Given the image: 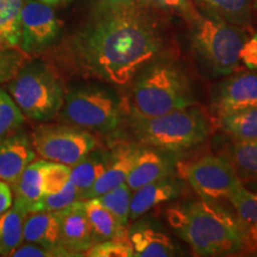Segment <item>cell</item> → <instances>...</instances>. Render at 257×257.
<instances>
[{"instance_id":"35","label":"cell","mask_w":257,"mask_h":257,"mask_svg":"<svg viewBox=\"0 0 257 257\" xmlns=\"http://www.w3.org/2000/svg\"><path fill=\"white\" fill-rule=\"evenodd\" d=\"M140 5L149 6V8L163 10V11L180 12L185 16L188 21L199 15L192 5L191 0H138Z\"/></svg>"},{"instance_id":"32","label":"cell","mask_w":257,"mask_h":257,"mask_svg":"<svg viewBox=\"0 0 257 257\" xmlns=\"http://www.w3.org/2000/svg\"><path fill=\"white\" fill-rule=\"evenodd\" d=\"M89 257H134V248L130 237H118L95 243L85 252Z\"/></svg>"},{"instance_id":"34","label":"cell","mask_w":257,"mask_h":257,"mask_svg":"<svg viewBox=\"0 0 257 257\" xmlns=\"http://www.w3.org/2000/svg\"><path fill=\"white\" fill-rule=\"evenodd\" d=\"M11 256L14 257H68V256H74V255L72 252H69L67 249L62 248V246L54 248V246H46V245H41V244L23 242V244L19 245Z\"/></svg>"},{"instance_id":"10","label":"cell","mask_w":257,"mask_h":257,"mask_svg":"<svg viewBox=\"0 0 257 257\" xmlns=\"http://www.w3.org/2000/svg\"><path fill=\"white\" fill-rule=\"evenodd\" d=\"M21 48L28 55H40L57 41L61 22L53 6L41 0H25L21 15Z\"/></svg>"},{"instance_id":"14","label":"cell","mask_w":257,"mask_h":257,"mask_svg":"<svg viewBox=\"0 0 257 257\" xmlns=\"http://www.w3.org/2000/svg\"><path fill=\"white\" fill-rule=\"evenodd\" d=\"M142 148L136 144H120L108 153L107 165L100 178L96 180L93 187L83 195L82 200L98 198L110 189L125 182L128 173Z\"/></svg>"},{"instance_id":"18","label":"cell","mask_w":257,"mask_h":257,"mask_svg":"<svg viewBox=\"0 0 257 257\" xmlns=\"http://www.w3.org/2000/svg\"><path fill=\"white\" fill-rule=\"evenodd\" d=\"M24 242L59 248L61 244L60 218L57 212H29L24 224ZM63 248V246H62Z\"/></svg>"},{"instance_id":"33","label":"cell","mask_w":257,"mask_h":257,"mask_svg":"<svg viewBox=\"0 0 257 257\" xmlns=\"http://www.w3.org/2000/svg\"><path fill=\"white\" fill-rule=\"evenodd\" d=\"M31 57L21 48L0 49V85L9 82Z\"/></svg>"},{"instance_id":"3","label":"cell","mask_w":257,"mask_h":257,"mask_svg":"<svg viewBox=\"0 0 257 257\" xmlns=\"http://www.w3.org/2000/svg\"><path fill=\"white\" fill-rule=\"evenodd\" d=\"M193 105L194 95L187 75L173 61L153 60L137 73L130 95L134 117H156Z\"/></svg>"},{"instance_id":"11","label":"cell","mask_w":257,"mask_h":257,"mask_svg":"<svg viewBox=\"0 0 257 257\" xmlns=\"http://www.w3.org/2000/svg\"><path fill=\"white\" fill-rule=\"evenodd\" d=\"M217 115L257 107V73H237L221 83L213 99Z\"/></svg>"},{"instance_id":"31","label":"cell","mask_w":257,"mask_h":257,"mask_svg":"<svg viewBox=\"0 0 257 257\" xmlns=\"http://www.w3.org/2000/svg\"><path fill=\"white\" fill-rule=\"evenodd\" d=\"M72 167L54 161H47L43 166V194L60 192L70 179Z\"/></svg>"},{"instance_id":"39","label":"cell","mask_w":257,"mask_h":257,"mask_svg":"<svg viewBox=\"0 0 257 257\" xmlns=\"http://www.w3.org/2000/svg\"><path fill=\"white\" fill-rule=\"evenodd\" d=\"M246 250H257V225H248Z\"/></svg>"},{"instance_id":"20","label":"cell","mask_w":257,"mask_h":257,"mask_svg":"<svg viewBox=\"0 0 257 257\" xmlns=\"http://www.w3.org/2000/svg\"><path fill=\"white\" fill-rule=\"evenodd\" d=\"M46 160L32 161L11 186L14 188L15 202L24 206L30 212L40 199L43 197V166Z\"/></svg>"},{"instance_id":"36","label":"cell","mask_w":257,"mask_h":257,"mask_svg":"<svg viewBox=\"0 0 257 257\" xmlns=\"http://www.w3.org/2000/svg\"><path fill=\"white\" fill-rule=\"evenodd\" d=\"M138 0H94L95 12H120L140 8Z\"/></svg>"},{"instance_id":"38","label":"cell","mask_w":257,"mask_h":257,"mask_svg":"<svg viewBox=\"0 0 257 257\" xmlns=\"http://www.w3.org/2000/svg\"><path fill=\"white\" fill-rule=\"evenodd\" d=\"M14 204V193L11 186L0 180V216Z\"/></svg>"},{"instance_id":"9","label":"cell","mask_w":257,"mask_h":257,"mask_svg":"<svg viewBox=\"0 0 257 257\" xmlns=\"http://www.w3.org/2000/svg\"><path fill=\"white\" fill-rule=\"evenodd\" d=\"M178 173L205 200H227L231 193L243 184L229 159L223 156L207 155L181 162Z\"/></svg>"},{"instance_id":"5","label":"cell","mask_w":257,"mask_h":257,"mask_svg":"<svg viewBox=\"0 0 257 257\" xmlns=\"http://www.w3.org/2000/svg\"><path fill=\"white\" fill-rule=\"evenodd\" d=\"M8 91L25 117L35 121L56 117L66 94L53 67L31 60L8 82Z\"/></svg>"},{"instance_id":"16","label":"cell","mask_w":257,"mask_h":257,"mask_svg":"<svg viewBox=\"0 0 257 257\" xmlns=\"http://www.w3.org/2000/svg\"><path fill=\"white\" fill-rule=\"evenodd\" d=\"M182 184L174 176H167L133 191L130 220H136L157 205L165 204L181 194Z\"/></svg>"},{"instance_id":"26","label":"cell","mask_w":257,"mask_h":257,"mask_svg":"<svg viewBox=\"0 0 257 257\" xmlns=\"http://www.w3.org/2000/svg\"><path fill=\"white\" fill-rule=\"evenodd\" d=\"M218 124L233 138L257 140V107L218 115Z\"/></svg>"},{"instance_id":"24","label":"cell","mask_w":257,"mask_h":257,"mask_svg":"<svg viewBox=\"0 0 257 257\" xmlns=\"http://www.w3.org/2000/svg\"><path fill=\"white\" fill-rule=\"evenodd\" d=\"M25 0H0V49L21 46V15Z\"/></svg>"},{"instance_id":"27","label":"cell","mask_w":257,"mask_h":257,"mask_svg":"<svg viewBox=\"0 0 257 257\" xmlns=\"http://www.w3.org/2000/svg\"><path fill=\"white\" fill-rule=\"evenodd\" d=\"M131 197H133V189L128 187L126 182H123L95 199L102 206L107 208L120 221V224L126 226L130 220Z\"/></svg>"},{"instance_id":"7","label":"cell","mask_w":257,"mask_h":257,"mask_svg":"<svg viewBox=\"0 0 257 257\" xmlns=\"http://www.w3.org/2000/svg\"><path fill=\"white\" fill-rule=\"evenodd\" d=\"M59 115L62 123L108 134L120 126L123 107L112 91L94 85L81 86L64 94Z\"/></svg>"},{"instance_id":"13","label":"cell","mask_w":257,"mask_h":257,"mask_svg":"<svg viewBox=\"0 0 257 257\" xmlns=\"http://www.w3.org/2000/svg\"><path fill=\"white\" fill-rule=\"evenodd\" d=\"M35 157L31 137L23 131L0 138V180L12 186Z\"/></svg>"},{"instance_id":"37","label":"cell","mask_w":257,"mask_h":257,"mask_svg":"<svg viewBox=\"0 0 257 257\" xmlns=\"http://www.w3.org/2000/svg\"><path fill=\"white\" fill-rule=\"evenodd\" d=\"M239 61L250 70H257V34L246 38L239 54Z\"/></svg>"},{"instance_id":"40","label":"cell","mask_w":257,"mask_h":257,"mask_svg":"<svg viewBox=\"0 0 257 257\" xmlns=\"http://www.w3.org/2000/svg\"><path fill=\"white\" fill-rule=\"evenodd\" d=\"M41 2L46 3V4L50 6H59V5L68 4V3L73 2V0H41Z\"/></svg>"},{"instance_id":"25","label":"cell","mask_w":257,"mask_h":257,"mask_svg":"<svg viewBox=\"0 0 257 257\" xmlns=\"http://www.w3.org/2000/svg\"><path fill=\"white\" fill-rule=\"evenodd\" d=\"M208 16L237 27H246L251 19L249 0H198Z\"/></svg>"},{"instance_id":"21","label":"cell","mask_w":257,"mask_h":257,"mask_svg":"<svg viewBox=\"0 0 257 257\" xmlns=\"http://www.w3.org/2000/svg\"><path fill=\"white\" fill-rule=\"evenodd\" d=\"M29 211L14 202L0 216V256H11L24 242V224Z\"/></svg>"},{"instance_id":"29","label":"cell","mask_w":257,"mask_h":257,"mask_svg":"<svg viewBox=\"0 0 257 257\" xmlns=\"http://www.w3.org/2000/svg\"><path fill=\"white\" fill-rule=\"evenodd\" d=\"M237 216L248 225H257V192L248 189L240 184L227 199Z\"/></svg>"},{"instance_id":"23","label":"cell","mask_w":257,"mask_h":257,"mask_svg":"<svg viewBox=\"0 0 257 257\" xmlns=\"http://www.w3.org/2000/svg\"><path fill=\"white\" fill-rule=\"evenodd\" d=\"M227 159L243 184L257 180V140L234 138Z\"/></svg>"},{"instance_id":"6","label":"cell","mask_w":257,"mask_h":257,"mask_svg":"<svg viewBox=\"0 0 257 257\" xmlns=\"http://www.w3.org/2000/svg\"><path fill=\"white\" fill-rule=\"evenodd\" d=\"M193 49L212 75H230L239 68V54L246 41L242 28L212 16L192 19Z\"/></svg>"},{"instance_id":"22","label":"cell","mask_w":257,"mask_h":257,"mask_svg":"<svg viewBox=\"0 0 257 257\" xmlns=\"http://www.w3.org/2000/svg\"><path fill=\"white\" fill-rule=\"evenodd\" d=\"M107 160L108 153L101 152L96 148L72 167L69 180L78 188L81 200L83 195L93 187L96 180L104 173Z\"/></svg>"},{"instance_id":"4","label":"cell","mask_w":257,"mask_h":257,"mask_svg":"<svg viewBox=\"0 0 257 257\" xmlns=\"http://www.w3.org/2000/svg\"><path fill=\"white\" fill-rule=\"evenodd\" d=\"M130 121L138 142L165 152H182L198 146L210 133L205 115L193 106L156 117L131 115Z\"/></svg>"},{"instance_id":"8","label":"cell","mask_w":257,"mask_h":257,"mask_svg":"<svg viewBox=\"0 0 257 257\" xmlns=\"http://www.w3.org/2000/svg\"><path fill=\"white\" fill-rule=\"evenodd\" d=\"M31 143L42 159L73 167L96 149L91 131L72 124H42L31 133Z\"/></svg>"},{"instance_id":"15","label":"cell","mask_w":257,"mask_h":257,"mask_svg":"<svg viewBox=\"0 0 257 257\" xmlns=\"http://www.w3.org/2000/svg\"><path fill=\"white\" fill-rule=\"evenodd\" d=\"M173 169L174 165L165 154V150L154 147L142 148L125 182L135 191L150 182L172 176Z\"/></svg>"},{"instance_id":"19","label":"cell","mask_w":257,"mask_h":257,"mask_svg":"<svg viewBox=\"0 0 257 257\" xmlns=\"http://www.w3.org/2000/svg\"><path fill=\"white\" fill-rule=\"evenodd\" d=\"M83 207H85L89 225H91L94 244L118 238V237L128 236L126 226L120 224V221L107 208L102 206L95 198L83 200Z\"/></svg>"},{"instance_id":"41","label":"cell","mask_w":257,"mask_h":257,"mask_svg":"<svg viewBox=\"0 0 257 257\" xmlns=\"http://www.w3.org/2000/svg\"><path fill=\"white\" fill-rule=\"evenodd\" d=\"M248 184L251 185V191L257 192V180H255V181H251V182H248Z\"/></svg>"},{"instance_id":"2","label":"cell","mask_w":257,"mask_h":257,"mask_svg":"<svg viewBox=\"0 0 257 257\" xmlns=\"http://www.w3.org/2000/svg\"><path fill=\"white\" fill-rule=\"evenodd\" d=\"M170 226L197 256H226L246 250L248 224L218 201L201 200L167 212Z\"/></svg>"},{"instance_id":"12","label":"cell","mask_w":257,"mask_h":257,"mask_svg":"<svg viewBox=\"0 0 257 257\" xmlns=\"http://www.w3.org/2000/svg\"><path fill=\"white\" fill-rule=\"evenodd\" d=\"M60 218L61 244L74 256H85V252L94 244L91 225L83 207V200L56 211Z\"/></svg>"},{"instance_id":"28","label":"cell","mask_w":257,"mask_h":257,"mask_svg":"<svg viewBox=\"0 0 257 257\" xmlns=\"http://www.w3.org/2000/svg\"><path fill=\"white\" fill-rule=\"evenodd\" d=\"M25 115L9 92L0 87V138L21 130Z\"/></svg>"},{"instance_id":"1","label":"cell","mask_w":257,"mask_h":257,"mask_svg":"<svg viewBox=\"0 0 257 257\" xmlns=\"http://www.w3.org/2000/svg\"><path fill=\"white\" fill-rule=\"evenodd\" d=\"M162 49L152 18L137 8L93 12L92 18L56 50L63 67L85 78L125 86Z\"/></svg>"},{"instance_id":"17","label":"cell","mask_w":257,"mask_h":257,"mask_svg":"<svg viewBox=\"0 0 257 257\" xmlns=\"http://www.w3.org/2000/svg\"><path fill=\"white\" fill-rule=\"evenodd\" d=\"M128 237L137 257H170L175 256V244L165 232L152 224H136L128 230Z\"/></svg>"},{"instance_id":"30","label":"cell","mask_w":257,"mask_h":257,"mask_svg":"<svg viewBox=\"0 0 257 257\" xmlns=\"http://www.w3.org/2000/svg\"><path fill=\"white\" fill-rule=\"evenodd\" d=\"M79 200H81V199H80V193L78 191V188H76L75 185L69 180V181L67 182V185L64 186L60 192L54 193V194L43 195V197L32 206L30 212L60 211Z\"/></svg>"}]
</instances>
